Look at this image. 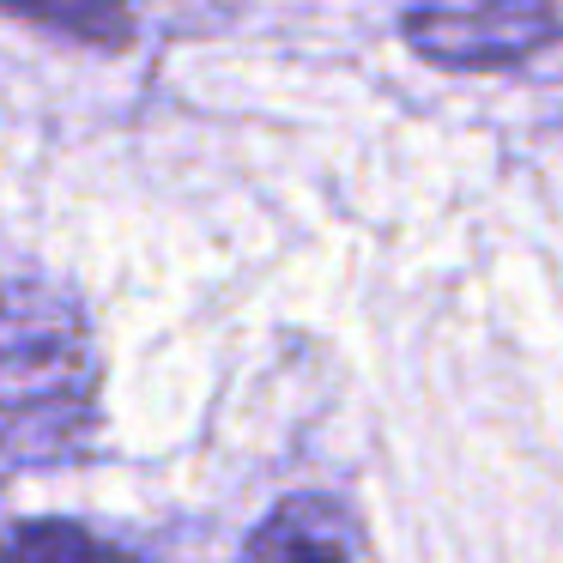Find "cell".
Segmentation results:
<instances>
[{
    "label": "cell",
    "mask_w": 563,
    "mask_h": 563,
    "mask_svg": "<svg viewBox=\"0 0 563 563\" xmlns=\"http://www.w3.org/2000/svg\"><path fill=\"white\" fill-rule=\"evenodd\" d=\"M98 437V345L86 309L49 279L7 291V461L62 466Z\"/></svg>",
    "instance_id": "obj_1"
},
{
    "label": "cell",
    "mask_w": 563,
    "mask_h": 563,
    "mask_svg": "<svg viewBox=\"0 0 563 563\" xmlns=\"http://www.w3.org/2000/svg\"><path fill=\"white\" fill-rule=\"evenodd\" d=\"M400 37L449 74H490L563 49V0H406Z\"/></svg>",
    "instance_id": "obj_2"
},
{
    "label": "cell",
    "mask_w": 563,
    "mask_h": 563,
    "mask_svg": "<svg viewBox=\"0 0 563 563\" xmlns=\"http://www.w3.org/2000/svg\"><path fill=\"white\" fill-rule=\"evenodd\" d=\"M19 19L55 31V37H74L86 49H128L134 43V0H7Z\"/></svg>",
    "instance_id": "obj_4"
},
{
    "label": "cell",
    "mask_w": 563,
    "mask_h": 563,
    "mask_svg": "<svg viewBox=\"0 0 563 563\" xmlns=\"http://www.w3.org/2000/svg\"><path fill=\"white\" fill-rule=\"evenodd\" d=\"M352 545V515L321 490H303V497H285L249 533L236 563H357Z\"/></svg>",
    "instance_id": "obj_3"
},
{
    "label": "cell",
    "mask_w": 563,
    "mask_h": 563,
    "mask_svg": "<svg viewBox=\"0 0 563 563\" xmlns=\"http://www.w3.org/2000/svg\"><path fill=\"white\" fill-rule=\"evenodd\" d=\"M7 563H146L74 521H19L7 539Z\"/></svg>",
    "instance_id": "obj_5"
}]
</instances>
